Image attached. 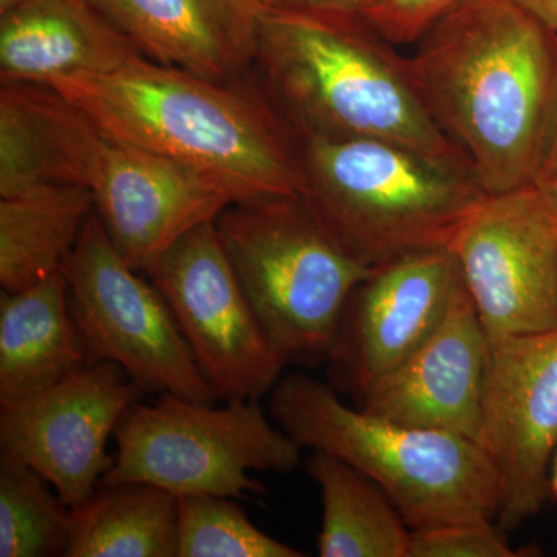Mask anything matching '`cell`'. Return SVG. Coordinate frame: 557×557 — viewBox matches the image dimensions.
Listing matches in <instances>:
<instances>
[{"instance_id": "6da1fadb", "label": "cell", "mask_w": 557, "mask_h": 557, "mask_svg": "<svg viewBox=\"0 0 557 557\" xmlns=\"http://www.w3.org/2000/svg\"><path fill=\"white\" fill-rule=\"evenodd\" d=\"M406 61L432 119L486 194L536 182L555 35L515 0H460Z\"/></svg>"}, {"instance_id": "7a4b0ae2", "label": "cell", "mask_w": 557, "mask_h": 557, "mask_svg": "<svg viewBox=\"0 0 557 557\" xmlns=\"http://www.w3.org/2000/svg\"><path fill=\"white\" fill-rule=\"evenodd\" d=\"M46 87L109 134L215 180L236 201L306 193L299 139L252 73L220 83L141 57Z\"/></svg>"}, {"instance_id": "3957f363", "label": "cell", "mask_w": 557, "mask_h": 557, "mask_svg": "<svg viewBox=\"0 0 557 557\" xmlns=\"http://www.w3.org/2000/svg\"><path fill=\"white\" fill-rule=\"evenodd\" d=\"M252 75L298 138L387 139L474 175L406 58L361 16L267 5Z\"/></svg>"}, {"instance_id": "277c9868", "label": "cell", "mask_w": 557, "mask_h": 557, "mask_svg": "<svg viewBox=\"0 0 557 557\" xmlns=\"http://www.w3.org/2000/svg\"><path fill=\"white\" fill-rule=\"evenodd\" d=\"M270 413L300 448L332 454L373 480L410 530L497 518L500 478L474 440L348 408L307 373L278 380Z\"/></svg>"}, {"instance_id": "5b68a950", "label": "cell", "mask_w": 557, "mask_h": 557, "mask_svg": "<svg viewBox=\"0 0 557 557\" xmlns=\"http://www.w3.org/2000/svg\"><path fill=\"white\" fill-rule=\"evenodd\" d=\"M304 199L366 265L418 249L448 248L486 196L474 175L398 143L298 138Z\"/></svg>"}, {"instance_id": "8992f818", "label": "cell", "mask_w": 557, "mask_h": 557, "mask_svg": "<svg viewBox=\"0 0 557 557\" xmlns=\"http://www.w3.org/2000/svg\"><path fill=\"white\" fill-rule=\"evenodd\" d=\"M242 289L285 361L329 357L351 293L369 277L302 196L234 201L214 219Z\"/></svg>"}, {"instance_id": "52a82bcc", "label": "cell", "mask_w": 557, "mask_h": 557, "mask_svg": "<svg viewBox=\"0 0 557 557\" xmlns=\"http://www.w3.org/2000/svg\"><path fill=\"white\" fill-rule=\"evenodd\" d=\"M11 86L53 143L70 182L90 190L113 247L139 273L236 201L215 180L101 129L50 87Z\"/></svg>"}, {"instance_id": "ba28073f", "label": "cell", "mask_w": 557, "mask_h": 557, "mask_svg": "<svg viewBox=\"0 0 557 557\" xmlns=\"http://www.w3.org/2000/svg\"><path fill=\"white\" fill-rule=\"evenodd\" d=\"M115 461L100 485L149 483L175 496L247 498L267 490L251 472H289L300 446L274 426L259 398L231 399L223 408L160 395L134 403L115 429Z\"/></svg>"}, {"instance_id": "9c48e42d", "label": "cell", "mask_w": 557, "mask_h": 557, "mask_svg": "<svg viewBox=\"0 0 557 557\" xmlns=\"http://www.w3.org/2000/svg\"><path fill=\"white\" fill-rule=\"evenodd\" d=\"M62 273L87 364L120 366L145 394L219 401L166 299L121 258L97 212L87 220Z\"/></svg>"}, {"instance_id": "30bf717a", "label": "cell", "mask_w": 557, "mask_h": 557, "mask_svg": "<svg viewBox=\"0 0 557 557\" xmlns=\"http://www.w3.org/2000/svg\"><path fill=\"white\" fill-rule=\"evenodd\" d=\"M145 276L166 299L219 401L273 391L287 361L242 289L214 220L180 237Z\"/></svg>"}, {"instance_id": "8fae6325", "label": "cell", "mask_w": 557, "mask_h": 557, "mask_svg": "<svg viewBox=\"0 0 557 557\" xmlns=\"http://www.w3.org/2000/svg\"><path fill=\"white\" fill-rule=\"evenodd\" d=\"M448 248L490 341L557 330V214L536 182L486 194Z\"/></svg>"}, {"instance_id": "7c38bea8", "label": "cell", "mask_w": 557, "mask_h": 557, "mask_svg": "<svg viewBox=\"0 0 557 557\" xmlns=\"http://www.w3.org/2000/svg\"><path fill=\"white\" fill-rule=\"evenodd\" d=\"M143 395L120 366H84L39 394L0 403V457L35 469L69 508L79 507L113 467L109 438Z\"/></svg>"}, {"instance_id": "4fadbf2b", "label": "cell", "mask_w": 557, "mask_h": 557, "mask_svg": "<svg viewBox=\"0 0 557 557\" xmlns=\"http://www.w3.org/2000/svg\"><path fill=\"white\" fill-rule=\"evenodd\" d=\"M479 445L500 478L497 525L516 530L549 496L557 448V330L490 341Z\"/></svg>"}, {"instance_id": "5bb4252c", "label": "cell", "mask_w": 557, "mask_h": 557, "mask_svg": "<svg viewBox=\"0 0 557 557\" xmlns=\"http://www.w3.org/2000/svg\"><path fill=\"white\" fill-rule=\"evenodd\" d=\"M461 281L449 248L418 249L373 267L351 293L329 351L339 386L359 395L437 329Z\"/></svg>"}, {"instance_id": "9a60e30c", "label": "cell", "mask_w": 557, "mask_h": 557, "mask_svg": "<svg viewBox=\"0 0 557 557\" xmlns=\"http://www.w3.org/2000/svg\"><path fill=\"white\" fill-rule=\"evenodd\" d=\"M490 338L463 276L437 329L359 395V408L479 443Z\"/></svg>"}, {"instance_id": "2e32d148", "label": "cell", "mask_w": 557, "mask_h": 557, "mask_svg": "<svg viewBox=\"0 0 557 557\" xmlns=\"http://www.w3.org/2000/svg\"><path fill=\"white\" fill-rule=\"evenodd\" d=\"M146 60L233 83L255 65L263 0H83Z\"/></svg>"}, {"instance_id": "e0dca14e", "label": "cell", "mask_w": 557, "mask_h": 557, "mask_svg": "<svg viewBox=\"0 0 557 557\" xmlns=\"http://www.w3.org/2000/svg\"><path fill=\"white\" fill-rule=\"evenodd\" d=\"M141 54L83 0H22L0 13L2 84L49 86L109 73Z\"/></svg>"}, {"instance_id": "ac0fdd59", "label": "cell", "mask_w": 557, "mask_h": 557, "mask_svg": "<svg viewBox=\"0 0 557 557\" xmlns=\"http://www.w3.org/2000/svg\"><path fill=\"white\" fill-rule=\"evenodd\" d=\"M87 366L64 273L0 293V403L32 397Z\"/></svg>"}, {"instance_id": "d6986e66", "label": "cell", "mask_w": 557, "mask_h": 557, "mask_svg": "<svg viewBox=\"0 0 557 557\" xmlns=\"http://www.w3.org/2000/svg\"><path fill=\"white\" fill-rule=\"evenodd\" d=\"M94 211L90 190L75 183L0 199L3 292H22L60 273Z\"/></svg>"}, {"instance_id": "ffe728a7", "label": "cell", "mask_w": 557, "mask_h": 557, "mask_svg": "<svg viewBox=\"0 0 557 557\" xmlns=\"http://www.w3.org/2000/svg\"><path fill=\"white\" fill-rule=\"evenodd\" d=\"M65 557H177V496L149 483H116L72 508Z\"/></svg>"}, {"instance_id": "44dd1931", "label": "cell", "mask_w": 557, "mask_h": 557, "mask_svg": "<svg viewBox=\"0 0 557 557\" xmlns=\"http://www.w3.org/2000/svg\"><path fill=\"white\" fill-rule=\"evenodd\" d=\"M307 469L324 507L319 556L409 557L412 530L373 480L322 450H313Z\"/></svg>"}, {"instance_id": "7402d4cb", "label": "cell", "mask_w": 557, "mask_h": 557, "mask_svg": "<svg viewBox=\"0 0 557 557\" xmlns=\"http://www.w3.org/2000/svg\"><path fill=\"white\" fill-rule=\"evenodd\" d=\"M35 469L0 457V557L65 556L72 508Z\"/></svg>"}, {"instance_id": "603a6c76", "label": "cell", "mask_w": 557, "mask_h": 557, "mask_svg": "<svg viewBox=\"0 0 557 557\" xmlns=\"http://www.w3.org/2000/svg\"><path fill=\"white\" fill-rule=\"evenodd\" d=\"M236 498L177 497V557H304L306 553L260 531Z\"/></svg>"}, {"instance_id": "cb8c5ba5", "label": "cell", "mask_w": 557, "mask_h": 557, "mask_svg": "<svg viewBox=\"0 0 557 557\" xmlns=\"http://www.w3.org/2000/svg\"><path fill=\"white\" fill-rule=\"evenodd\" d=\"M64 161L16 87L0 89V199L69 185ZM76 185V183H75Z\"/></svg>"}, {"instance_id": "d4e9b609", "label": "cell", "mask_w": 557, "mask_h": 557, "mask_svg": "<svg viewBox=\"0 0 557 557\" xmlns=\"http://www.w3.org/2000/svg\"><path fill=\"white\" fill-rule=\"evenodd\" d=\"M493 519L412 530L409 557H515L505 530Z\"/></svg>"}, {"instance_id": "484cf974", "label": "cell", "mask_w": 557, "mask_h": 557, "mask_svg": "<svg viewBox=\"0 0 557 557\" xmlns=\"http://www.w3.org/2000/svg\"><path fill=\"white\" fill-rule=\"evenodd\" d=\"M460 0H373L361 14L392 46H416Z\"/></svg>"}, {"instance_id": "4316f807", "label": "cell", "mask_w": 557, "mask_h": 557, "mask_svg": "<svg viewBox=\"0 0 557 557\" xmlns=\"http://www.w3.org/2000/svg\"><path fill=\"white\" fill-rule=\"evenodd\" d=\"M373 0H265L273 9L318 11V13L361 16Z\"/></svg>"}, {"instance_id": "83f0119b", "label": "cell", "mask_w": 557, "mask_h": 557, "mask_svg": "<svg viewBox=\"0 0 557 557\" xmlns=\"http://www.w3.org/2000/svg\"><path fill=\"white\" fill-rule=\"evenodd\" d=\"M557 172V73L552 97H549L544 134H542L541 157H539L537 180Z\"/></svg>"}, {"instance_id": "f1b7e54d", "label": "cell", "mask_w": 557, "mask_h": 557, "mask_svg": "<svg viewBox=\"0 0 557 557\" xmlns=\"http://www.w3.org/2000/svg\"><path fill=\"white\" fill-rule=\"evenodd\" d=\"M515 2L557 38V0H515Z\"/></svg>"}, {"instance_id": "f546056e", "label": "cell", "mask_w": 557, "mask_h": 557, "mask_svg": "<svg viewBox=\"0 0 557 557\" xmlns=\"http://www.w3.org/2000/svg\"><path fill=\"white\" fill-rule=\"evenodd\" d=\"M537 185L544 190L545 196L555 208L557 214V172L556 174L548 175V177L537 180Z\"/></svg>"}, {"instance_id": "4dcf8cb0", "label": "cell", "mask_w": 557, "mask_h": 557, "mask_svg": "<svg viewBox=\"0 0 557 557\" xmlns=\"http://www.w3.org/2000/svg\"><path fill=\"white\" fill-rule=\"evenodd\" d=\"M549 494L557 498V450L553 458L552 475H549Z\"/></svg>"}, {"instance_id": "1f68e13d", "label": "cell", "mask_w": 557, "mask_h": 557, "mask_svg": "<svg viewBox=\"0 0 557 557\" xmlns=\"http://www.w3.org/2000/svg\"><path fill=\"white\" fill-rule=\"evenodd\" d=\"M20 2H22V0H0V13L13 9V7L17 5Z\"/></svg>"}, {"instance_id": "d6a6232c", "label": "cell", "mask_w": 557, "mask_h": 557, "mask_svg": "<svg viewBox=\"0 0 557 557\" xmlns=\"http://www.w3.org/2000/svg\"><path fill=\"white\" fill-rule=\"evenodd\" d=\"M263 2H265V0H263Z\"/></svg>"}]
</instances>
